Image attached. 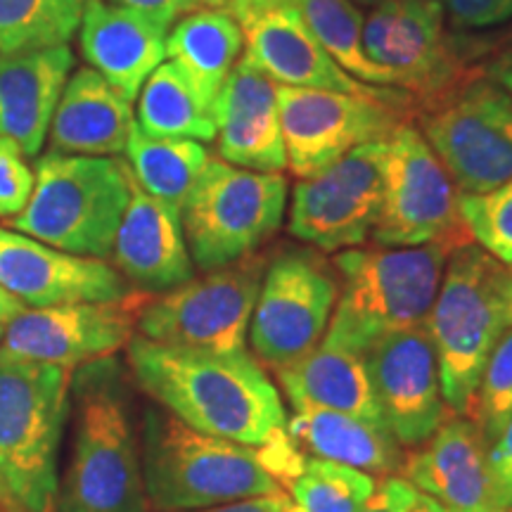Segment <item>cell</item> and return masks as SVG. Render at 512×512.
Instances as JSON below:
<instances>
[{"label": "cell", "mask_w": 512, "mask_h": 512, "mask_svg": "<svg viewBox=\"0 0 512 512\" xmlns=\"http://www.w3.org/2000/svg\"><path fill=\"white\" fill-rule=\"evenodd\" d=\"M126 363L152 403L192 430L254 448L285 437L280 389L247 349L219 354L136 335L126 347Z\"/></svg>", "instance_id": "1"}, {"label": "cell", "mask_w": 512, "mask_h": 512, "mask_svg": "<svg viewBox=\"0 0 512 512\" xmlns=\"http://www.w3.org/2000/svg\"><path fill=\"white\" fill-rule=\"evenodd\" d=\"M72 392L74 439L55 512H150L124 368L112 356L86 363Z\"/></svg>", "instance_id": "2"}, {"label": "cell", "mask_w": 512, "mask_h": 512, "mask_svg": "<svg viewBox=\"0 0 512 512\" xmlns=\"http://www.w3.org/2000/svg\"><path fill=\"white\" fill-rule=\"evenodd\" d=\"M140 460L150 510H202L283 494L259 448L197 432L157 403L140 420Z\"/></svg>", "instance_id": "3"}, {"label": "cell", "mask_w": 512, "mask_h": 512, "mask_svg": "<svg viewBox=\"0 0 512 512\" xmlns=\"http://www.w3.org/2000/svg\"><path fill=\"white\" fill-rule=\"evenodd\" d=\"M510 325L512 266L477 242L453 249L425 320L448 411L470 418L486 358Z\"/></svg>", "instance_id": "4"}, {"label": "cell", "mask_w": 512, "mask_h": 512, "mask_svg": "<svg viewBox=\"0 0 512 512\" xmlns=\"http://www.w3.org/2000/svg\"><path fill=\"white\" fill-rule=\"evenodd\" d=\"M74 370L0 354V512H55Z\"/></svg>", "instance_id": "5"}, {"label": "cell", "mask_w": 512, "mask_h": 512, "mask_svg": "<svg viewBox=\"0 0 512 512\" xmlns=\"http://www.w3.org/2000/svg\"><path fill=\"white\" fill-rule=\"evenodd\" d=\"M451 252L441 242L337 252L339 297L323 339L366 354L382 335L425 325Z\"/></svg>", "instance_id": "6"}, {"label": "cell", "mask_w": 512, "mask_h": 512, "mask_svg": "<svg viewBox=\"0 0 512 512\" xmlns=\"http://www.w3.org/2000/svg\"><path fill=\"white\" fill-rule=\"evenodd\" d=\"M128 200L131 169L126 162L48 152L36 164L29 204L8 226L60 252L107 259Z\"/></svg>", "instance_id": "7"}, {"label": "cell", "mask_w": 512, "mask_h": 512, "mask_svg": "<svg viewBox=\"0 0 512 512\" xmlns=\"http://www.w3.org/2000/svg\"><path fill=\"white\" fill-rule=\"evenodd\" d=\"M290 183L209 159L183 204L181 223L192 264L202 273L238 264L278 233L285 221Z\"/></svg>", "instance_id": "8"}, {"label": "cell", "mask_w": 512, "mask_h": 512, "mask_svg": "<svg viewBox=\"0 0 512 512\" xmlns=\"http://www.w3.org/2000/svg\"><path fill=\"white\" fill-rule=\"evenodd\" d=\"M420 133L460 195H484L512 178V95L475 69L418 105Z\"/></svg>", "instance_id": "9"}, {"label": "cell", "mask_w": 512, "mask_h": 512, "mask_svg": "<svg viewBox=\"0 0 512 512\" xmlns=\"http://www.w3.org/2000/svg\"><path fill=\"white\" fill-rule=\"evenodd\" d=\"M370 240L380 247L441 242L451 249L472 242L460 214V190L411 121L387 138L382 204Z\"/></svg>", "instance_id": "10"}, {"label": "cell", "mask_w": 512, "mask_h": 512, "mask_svg": "<svg viewBox=\"0 0 512 512\" xmlns=\"http://www.w3.org/2000/svg\"><path fill=\"white\" fill-rule=\"evenodd\" d=\"M339 297L335 266L316 247H285L268 254L249 323L254 356L278 370L323 342Z\"/></svg>", "instance_id": "11"}, {"label": "cell", "mask_w": 512, "mask_h": 512, "mask_svg": "<svg viewBox=\"0 0 512 512\" xmlns=\"http://www.w3.org/2000/svg\"><path fill=\"white\" fill-rule=\"evenodd\" d=\"M266 264L268 254L256 252L169 292L150 294L138 316L140 337L169 347L219 354L247 349L249 323Z\"/></svg>", "instance_id": "12"}, {"label": "cell", "mask_w": 512, "mask_h": 512, "mask_svg": "<svg viewBox=\"0 0 512 512\" xmlns=\"http://www.w3.org/2000/svg\"><path fill=\"white\" fill-rule=\"evenodd\" d=\"M384 152L387 140H375L328 169L299 178L287 219L292 238L323 254L366 245L382 204Z\"/></svg>", "instance_id": "13"}, {"label": "cell", "mask_w": 512, "mask_h": 512, "mask_svg": "<svg viewBox=\"0 0 512 512\" xmlns=\"http://www.w3.org/2000/svg\"><path fill=\"white\" fill-rule=\"evenodd\" d=\"M278 110L294 178H309L356 147L387 140L411 112L370 95L290 86H278Z\"/></svg>", "instance_id": "14"}, {"label": "cell", "mask_w": 512, "mask_h": 512, "mask_svg": "<svg viewBox=\"0 0 512 512\" xmlns=\"http://www.w3.org/2000/svg\"><path fill=\"white\" fill-rule=\"evenodd\" d=\"M444 22V0H380L363 22L368 57L418 105L439 98L472 72L446 36Z\"/></svg>", "instance_id": "15"}, {"label": "cell", "mask_w": 512, "mask_h": 512, "mask_svg": "<svg viewBox=\"0 0 512 512\" xmlns=\"http://www.w3.org/2000/svg\"><path fill=\"white\" fill-rule=\"evenodd\" d=\"M147 299V292L133 290L114 302L27 309L5 325L0 354L69 370L110 358L136 337L140 309Z\"/></svg>", "instance_id": "16"}, {"label": "cell", "mask_w": 512, "mask_h": 512, "mask_svg": "<svg viewBox=\"0 0 512 512\" xmlns=\"http://www.w3.org/2000/svg\"><path fill=\"white\" fill-rule=\"evenodd\" d=\"M238 19L245 50L242 60L252 64L256 72L268 76L275 86L316 88V91H337L370 95L392 102V105L418 110L413 95L399 88H375L356 81L320 46L297 5L285 8H247V5H226Z\"/></svg>", "instance_id": "17"}, {"label": "cell", "mask_w": 512, "mask_h": 512, "mask_svg": "<svg viewBox=\"0 0 512 512\" xmlns=\"http://www.w3.org/2000/svg\"><path fill=\"white\" fill-rule=\"evenodd\" d=\"M366 366L384 427L401 448L425 444L451 415L425 325L375 339L366 349Z\"/></svg>", "instance_id": "18"}, {"label": "cell", "mask_w": 512, "mask_h": 512, "mask_svg": "<svg viewBox=\"0 0 512 512\" xmlns=\"http://www.w3.org/2000/svg\"><path fill=\"white\" fill-rule=\"evenodd\" d=\"M0 287L31 309L114 302L133 292L105 259L76 256L0 226Z\"/></svg>", "instance_id": "19"}, {"label": "cell", "mask_w": 512, "mask_h": 512, "mask_svg": "<svg viewBox=\"0 0 512 512\" xmlns=\"http://www.w3.org/2000/svg\"><path fill=\"white\" fill-rule=\"evenodd\" d=\"M399 475L448 512H496L489 441L475 420L451 413L425 444L411 448Z\"/></svg>", "instance_id": "20"}, {"label": "cell", "mask_w": 512, "mask_h": 512, "mask_svg": "<svg viewBox=\"0 0 512 512\" xmlns=\"http://www.w3.org/2000/svg\"><path fill=\"white\" fill-rule=\"evenodd\" d=\"M219 159L249 171L283 174L287 152L278 86L240 60L214 102Z\"/></svg>", "instance_id": "21"}, {"label": "cell", "mask_w": 512, "mask_h": 512, "mask_svg": "<svg viewBox=\"0 0 512 512\" xmlns=\"http://www.w3.org/2000/svg\"><path fill=\"white\" fill-rule=\"evenodd\" d=\"M114 268L133 290L162 294L195 278V264L185 242L181 214L133 181L131 200L112 247Z\"/></svg>", "instance_id": "22"}, {"label": "cell", "mask_w": 512, "mask_h": 512, "mask_svg": "<svg viewBox=\"0 0 512 512\" xmlns=\"http://www.w3.org/2000/svg\"><path fill=\"white\" fill-rule=\"evenodd\" d=\"M166 34L169 29L136 10L107 0H86L79 46L88 67L133 102L150 74L164 62Z\"/></svg>", "instance_id": "23"}, {"label": "cell", "mask_w": 512, "mask_h": 512, "mask_svg": "<svg viewBox=\"0 0 512 512\" xmlns=\"http://www.w3.org/2000/svg\"><path fill=\"white\" fill-rule=\"evenodd\" d=\"M74 67L67 43L0 53V136L38 157Z\"/></svg>", "instance_id": "24"}, {"label": "cell", "mask_w": 512, "mask_h": 512, "mask_svg": "<svg viewBox=\"0 0 512 512\" xmlns=\"http://www.w3.org/2000/svg\"><path fill=\"white\" fill-rule=\"evenodd\" d=\"M136 117L105 76L91 67L76 69L64 86L50 121V150L62 155L114 157L126 150Z\"/></svg>", "instance_id": "25"}, {"label": "cell", "mask_w": 512, "mask_h": 512, "mask_svg": "<svg viewBox=\"0 0 512 512\" xmlns=\"http://www.w3.org/2000/svg\"><path fill=\"white\" fill-rule=\"evenodd\" d=\"M273 375L292 408H328L387 430L377 408L366 354L323 339L311 354L294 361L292 366L273 370Z\"/></svg>", "instance_id": "26"}, {"label": "cell", "mask_w": 512, "mask_h": 512, "mask_svg": "<svg viewBox=\"0 0 512 512\" xmlns=\"http://www.w3.org/2000/svg\"><path fill=\"white\" fill-rule=\"evenodd\" d=\"M285 434L304 456L335 460L373 477L399 475L406 458V448L396 444L387 430L328 408H294L287 415Z\"/></svg>", "instance_id": "27"}, {"label": "cell", "mask_w": 512, "mask_h": 512, "mask_svg": "<svg viewBox=\"0 0 512 512\" xmlns=\"http://www.w3.org/2000/svg\"><path fill=\"white\" fill-rule=\"evenodd\" d=\"M245 38L228 8H197L183 15L166 34V55L204 105L214 110L223 83L240 62Z\"/></svg>", "instance_id": "28"}, {"label": "cell", "mask_w": 512, "mask_h": 512, "mask_svg": "<svg viewBox=\"0 0 512 512\" xmlns=\"http://www.w3.org/2000/svg\"><path fill=\"white\" fill-rule=\"evenodd\" d=\"M126 164L147 195L181 214L190 190L209 164L207 147L190 138H155L133 126L126 143Z\"/></svg>", "instance_id": "29"}, {"label": "cell", "mask_w": 512, "mask_h": 512, "mask_svg": "<svg viewBox=\"0 0 512 512\" xmlns=\"http://www.w3.org/2000/svg\"><path fill=\"white\" fill-rule=\"evenodd\" d=\"M136 126L155 138L216 140L214 110L204 105L174 62H162L138 93Z\"/></svg>", "instance_id": "30"}, {"label": "cell", "mask_w": 512, "mask_h": 512, "mask_svg": "<svg viewBox=\"0 0 512 512\" xmlns=\"http://www.w3.org/2000/svg\"><path fill=\"white\" fill-rule=\"evenodd\" d=\"M299 12L306 19L320 46L339 67L356 81L375 88H396L392 76L370 60L363 46V15L349 0H299Z\"/></svg>", "instance_id": "31"}, {"label": "cell", "mask_w": 512, "mask_h": 512, "mask_svg": "<svg viewBox=\"0 0 512 512\" xmlns=\"http://www.w3.org/2000/svg\"><path fill=\"white\" fill-rule=\"evenodd\" d=\"M86 0H0V53L69 43Z\"/></svg>", "instance_id": "32"}, {"label": "cell", "mask_w": 512, "mask_h": 512, "mask_svg": "<svg viewBox=\"0 0 512 512\" xmlns=\"http://www.w3.org/2000/svg\"><path fill=\"white\" fill-rule=\"evenodd\" d=\"M377 479L335 460L306 456L290 484V498L302 512H358L375 491Z\"/></svg>", "instance_id": "33"}, {"label": "cell", "mask_w": 512, "mask_h": 512, "mask_svg": "<svg viewBox=\"0 0 512 512\" xmlns=\"http://www.w3.org/2000/svg\"><path fill=\"white\" fill-rule=\"evenodd\" d=\"M512 418V325L503 332L486 358L479 377L470 420L477 422L484 439L494 441Z\"/></svg>", "instance_id": "34"}, {"label": "cell", "mask_w": 512, "mask_h": 512, "mask_svg": "<svg viewBox=\"0 0 512 512\" xmlns=\"http://www.w3.org/2000/svg\"><path fill=\"white\" fill-rule=\"evenodd\" d=\"M460 214L472 242L512 266V178L484 195H460Z\"/></svg>", "instance_id": "35"}, {"label": "cell", "mask_w": 512, "mask_h": 512, "mask_svg": "<svg viewBox=\"0 0 512 512\" xmlns=\"http://www.w3.org/2000/svg\"><path fill=\"white\" fill-rule=\"evenodd\" d=\"M36 174L24 162V152L12 138L0 136V219H15L29 204Z\"/></svg>", "instance_id": "36"}, {"label": "cell", "mask_w": 512, "mask_h": 512, "mask_svg": "<svg viewBox=\"0 0 512 512\" xmlns=\"http://www.w3.org/2000/svg\"><path fill=\"white\" fill-rule=\"evenodd\" d=\"M444 10L453 29H494L512 19V0H444Z\"/></svg>", "instance_id": "37"}, {"label": "cell", "mask_w": 512, "mask_h": 512, "mask_svg": "<svg viewBox=\"0 0 512 512\" xmlns=\"http://www.w3.org/2000/svg\"><path fill=\"white\" fill-rule=\"evenodd\" d=\"M489 472L496 505L501 510H512V418L489 444Z\"/></svg>", "instance_id": "38"}, {"label": "cell", "mask_w": 512, "mask_h": 512, "mask_svg": "<svg viewBox=\"0 0 512 512\" xmlns=\"http://www.w3.org/2000/svg\"><path fill=\"white\" fill-rule=\"evenodd\" d=\"M415 498V486L401 475H387L375 484V491L358 512H408Z\"/></svg>", "instance_id": "39"}, {"label": "cell", "mask_w": 512, "mask_h": 512, "mask_svg": "<svg viewBox=\"0 0 512 512\" xmlns=\"http://www.w3.org/2000/svg\"><path fill=\"white\" fill-rule=\"evenodd\" d=\"M107 3L136 10L140 15L150 17L152 22L162 24L164 29H171L183 15L200 8L197 0H107Z\"/></svg>", "instance_id": "40"}, {"label": "cell", "mask_w": 512, "mask_h": 512, "mask_svg": "<svg viewBox=\"0 0 512 512\" xmlns=\"http://www.w3.org/2000/svg\"><path fill=\"white\" fill-rule=\"evenodd\" d=\"M290 505H292V498L287 496V491H283V494L245 498V501L214 505V508L178 510V512H287V508H290Z\"/></svg>", "instance_id": "41"}, {"label": "cell", "mask_w": 512, "mask_h": 512, "mask_svg": "<svg viewBox=\"0 0 512 512\" xmlns=\"http://www.w3.org/2000/svg\"><path fill=\"white\" fill-rule=\"evenodd\" d=\"M482 72L496 81L505 93L512 95V41L501 50H496L494 57L484 64Z\"/></svg>", "instance_id": "42"}, {"label": "cell", "mask_w": 512, "mask_h": 512, "mask_svg": "<svg viewBox=\"0 0 512 512\" xmlns=\"http://www.w3.org/2000/svg\"><path fill=\"white\" fill-rule=\"evenodd\" d=\"M22 311H27V306L12 297L5 287H0V323H10V320L17 318Z\"/></svg>", "instance_id": "43"}, {"label": "cell", "mask_w": 512, "mask_h": 512, "mask_svg": "<svg viewBox=\"0 0 512 512\" xmlns=\"http://www.w3.org/2000/svg\"><path fill=\"white\" fill-rule=\"evenodd\" d=\"M408 512H448L444 505L434 501V498H430L427 494H422V491L415 489V498H413V505L411 510Z\"/></svg>", "instance_id": "44"}, {"label": "cell", "mask_w": 512, "mask_h": 512, "mask_svg": "<svg viewBox=\"0 0 512 512\" xmlns=\"http://www.w3.org/2000/svg\"><path fill=\"white\" fill-rule=\"evenodd\" d=\"M228 5H247V8H285V5H299V0H228Z\"/></svg>", "instance_id": "45"}, {"label": "cell", "mask_w": 512, "mask_h": 512, "mask_svg": "<svg viewBox=\"0 0 512 512\" xmlns=\"http://www.w3.org/2000/svg\"><path fill=\"white\" fill-rule=\"evenodd\" d=\"M200 8H226L228 0H197Z\"/></svg>", "instance_id": "46"}, {"label": "cell", "mask_w": 512, "mask_h": 512, "mask_svg": "<svg viewBox=\"0 0 512 512\" xmlns=\"http://www.w3.org/2000/svg\"><path fill=\"white\" fill-rule=\"evenodd\" d=\"M349 3H354L356 8H361V10H370V8H375L380 0H349Z\"/></svg>", "instance_id": "47"}, {"label": "cell", "mask_w": 512, "mask_h": 512, "mask_svg": "<svg viewBox=\"0 0 512 512\" xmlns=\"http://www.w3.org/2000/svg\"><path fill=\"white\" fill-rule=\"evenodd\" d=\"M5 325H8V323H0V347H3V337H5Z\"/></svg>", "instance_id": "48"}, {"label": "cell", "mask_w": 512, "mask_h": 512, "mask_svg": "<svg viewBox=\"0 0 512 512\" xmlns=\"http://www.w3.org/2000/svg\"><path fill=\"white\" fill-rule=\"evenodd\" d=\"M287 512H302V510H299V508H297V505H294V503H292V505H290V508H287Z\"/></svg>", "instance_id": "49"}, {"label": "cell", "mask_w": 512, "mask_h": 512, "mask_svg": "<svg viewBox=\"0 0 512 512\" xmlns=\"http://www.w3.org/2000/svg\"><path fill=\"white\" fill-rule=\"evenodd\" d=\"M496 512H512V510H496Z\"/></svg>", "instance_id": "50"}]
</instances>
